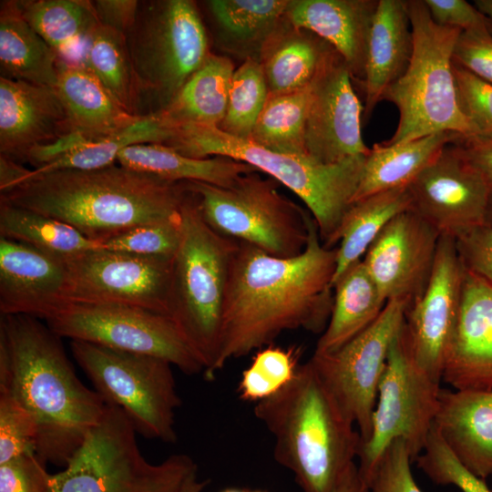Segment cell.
<instances>
[{
    "mask_svg": "<svg viewBox=\"0 0 492 492\" xmlns=\"http://www.w3.org/2000/svg\"><path fill=\"white\" fill-rule=\"evenodd\" d=\"M308 232L304 251L290 258L238 241L223 308L217 373L230 360L272 345L285 331H324L333 303L337 246L323 244L312 215Z\"/></svg>",
    "mask_w": 492,
    "mask_h": 492,
    "instance_id": "6da1fadb",
    "label": "cell"
},
{
    "mask_svg": "<svg viewBox=\"0 0 492 492\" xmlns=\"http://www.w3.org/2000/svg\"><path fill=\"white\" fill-rule=\"evenodd\" d=\"M61 339L36 317L1 314L0 393L33 417L37 456L65 467L108 405L79 380Z\"/></svg>",
    "mask_w": 492,
    "mask_h": 492,
    "instance_id": "7a4b0ae2",
    "label": "cell"
},
{
    "mask_svg": "<svg viewBox=\"0 0 492 492\" xmlns=\"http://www.w3.org/2000/svg\"><path fill=\"white\" fill-rule=\"evenodd\" d=\"M188 193L173 182L122 165L91 170H33L0 201L63 221L101 242L138 226L179 219Z\"/></svg>",
    "mask_w": 492,
    "mask_h": 492,
    "instance_id": "3957f363",
    "label": "cell"
},
{
    "mask_svg": "<svg viewBox=\"0 0 492 492\" xmlns=\"http://www.w3.org/2000/svg\"><path fill=\"white\" fill-rule=\"evenodd\" d=\"M254 415L274 439L275 460L302 492H332L357 457L361 436L311 362L256 403Z\"/></svg>",
    "mask_w": 492,
    "mask_h": 492,
    "instance_id": "277c9868",
    "label": "cell"
},
{
    "mask_svg": "<svg viewBox=\"0 0 492 492\" xmlns=\"http://www.w3.org/2000/svg\"><path fill=\"white\" fill-rule=\"evenodd\" d=\"M183 156L230 158L254 167L297 195L313 218L323 244L334 248L342 221L354 203L366 156L322 164L308 156L274 152L218 127L185 125L166 144Z\"/></svg>",
    "mask_w": 492,
    "mask_h": 492,
    "instance_id": "5b68a950",
    "label": "cell"
},
{
    "mask_svg": "<svg viewBox=\"0 0 492 492\" xmlns=\"http://www.w3.org/2000/svg\"><path fill=\"white\" fill-rule=\"evenodd\" d=\"M187 189L180 207L181 234L172 262L168 315L201 362L204 377L210 380L217 373L223 308L238 241L206 223L195 193Z\"/></svg>",
    "mask_w": 492,
    "mask_h": 492,
    "instance_id": "8992f818",
    "label": "cell"
},
{
    "mask_svg": "<svg viewBox=\"0 0 492 492\" xmlns=\"http://www.w3.org/2000/svg\"><path fill=\"white\" fill-rule=\"evenodd\" d=\"M406 6L413 53L405 73L382 96L399 114L394 135L382 143L403 144L446 131L474 137L459 108L453 72V51L462 30L436 24L424 0H406Z\"/></svg>",
    "mask_w": 492,
    "mask_h": 492,
    "instance_id": "52a82bcc",
    "label": "cell"
},
{
    "mask_svg": "<svg viewBox=\"0 0 492 492\" xmlns=\"http://www.w3.org/2000/svg\"><path fill=\"white\" fill-rule=\"evenodd\" d=\"M124 412L108 405L62 471L50 474L48 492H177L198 467L187 455L149 463Z\"/></svg>",
    "mask_w": 492,
    "mask_h": 492,
    "instance_id": "ba28073f",
    "label": "cell"
},
{
    "mask_svg": "<svg viewBox=\"0 0 492 492\" xmlns=\"http://www.w3.org/2000/svg\"><path fill=\"white\" fill-rule=\"evenodd\" d=\"M206 223L216 232L279 258L302 253L311 213L283 196L279 182L258 170L227 187L186 181Z\"/></svg>",
    "mask_w": 492,
    "mask_h": 492,
    "instance_id": "9c48e42d",
    "label": "cell"
},
{
    "mask_svg": "<svg viewBox=\"0 0 492 492\" xmlns=\"http://www.w3.org/2000/svg\"><path fill=\"white\" fill-rule=\"evenodd\" d=\"M141 100L152 112L164 108L203 64L207 32L195 2L139 1L135 23L125 36Z\"/></svg>",
    "mask_w": 492,
    "mask_h": 492,
    "instance_id": "30bf717a",
    "label": "cell"
},
{
    "mask_svg": "<svg viewBox=\"0 0 492 492\" xmlns=\"http://www.w3.org/2000/svg\"><path fill=\"white\" fill-rule=\"evenodd\" d=\"M74 359L107 405L120 408L137 434L175 443L178 394L172 364L160 357L70 341Z\"/></svg>",
    "mask_w": 492,
    "mask_h": 492,
    "instance_id": "8fae6325",
    "label": "cell"
},
{
    "mask_svg": "<svg viewBox=\"0 0 492 492\" xmlns=\"http://www.w3.org/2000/svg\"><path fill=\"white\" fill-rule=\"evenodd\" d=\"M440 391V382L414 362L402 328L378 385L369 437L361 443L357 456L358 471L366 485L395 440L405 442L413 461L422 453L435 422Z\"/></svg>",
    "mask_w": 492,
    "mask_h": 492,
    "instance_id": "7c38bea8",
    "label": "cell"
},
{
    "mask_svg": "<svg viewBox=\"0 0 492 492\" xmlns=\"http://www.w3.org/2000/svg\"><path fill=\"white\" fill-rule=\"evenodd\" d=\"M44 322L59 337L169 361L186 374L204 367L166 314L119 303L65 302Z\"/></svg>",
    "mask_w": 492,
    "mask_h": 492,
    "instance_id": "4fadbf2b",
    "label": "cell"
},
{
    "mask_svg": "<svg viewBox=\"0 0 492 492\" xmlns=\"http://www.w3.org/2000/svg\"><path fill=\"white\" fill-rule=\"evenodd\" d=\"M409 306L405 300L387 301L375 321L353 339L333 352L313 353L309 359L355 425L361 443L369 437L378 385Z\"/></svg>",
    "mask_w": 492,
    "mask_h": 492,
    "instance_id": "5bb4252c",
    "label": "cell"
},
{
    "mask_svg": "<svg viewBox=\"0 0 492 492\" xmlns=\"http://www.w3.org/2000/svg\"><path fill=\"white\" fill-rule=\"evenodd\" d=\"M172 262L103 248L84 251L66 259V302L127 304L168 315Z\"/></svg>",
    "mask_w": 492,
    "mask_h": 492,
    "instance_id": "9a60e30c",
    "label": "cell"
},
{
    "mask_svg": "<svg viewBox=\"0 0 492 492\" xmlns=\"http://www.w3.org/2000/svg\"><path fill=\"white\" fill-rule=\"evenodd\" d=\"M456 142L447 145L407 186L410 210L440 236L453 239L486 223L490 191Z\"/></svg>",
    "mask_w": 492,
    "mask_h": 492,
    "instance_id": "2e32d148",
    "label": "cell"
},
{
    "mask_svg": "<svg viewBox=\"0 0 492 492\" xmlns=\"http://www.w3.org/2000/svg\"><path fill=\"white\" fill-rule=\"evenodd\" d=\"M464 273L455 240L440 236L428 285L405 313L403 333L411 357L437 382L458 318Z\"/></svg>",
    "mask_w": 492,
    "mask_h": 492,
    "instance_id": "e0dca14e",
    "label": "cell"
},
{
    "mask_svg": "<svg viewBox=\"0 0 492 492\" xmlns=\"http://www.w3.org/2000/svg\"><path fill=\"white\" fill-rule=\"evenodd\" d=\"M352 80L345 61L333 49L313 79L304 131L306 154L319 163L334 164L370 152L361 131L364 106Z\"/></svg>",
    "mask_w": 492,
    "mask_h": 492,
    "instance_id": "ac0fdd59",
    "label": "cell"
},
{
    "mask_svg": "<svg viewBox=\"0 0 492 492\" xmlns=\"http://www.w3.org/2000/svg\"><path fill=\"white\" fill-rule=\"evenodd\" d=\"M439 233L411 210L394 217L363 257L382 297L410 305L425 291L437 251Z\"/></svg>",
    "mask_w": 492,
    "mask_h": 492,
    "instance_id": "d6986e66",
    "label": "cell"
},
{
    "mask_svg": "<svg viewBox=\"0 0 492 492\" xmlns=\"http://www.w3.org/2000/svg\"><path fill=\"white\" fill-rule=\"evenodd\" d=\"M66 259L0 237V313L45 320L65 302Z\"/></svg>",
    "mask_w": 492,
    "mask_h": 492,
    "instance_id": "ffe728a7",
    "label": "cell"
},
{
    "mask_svg": "<svg viewBox=\"0 0 492 492\" xmlns=\"http://www.w3.org/2000/svg\"><path fill=\"white\" fill-rule=\"evenodd\" d=\"M72 132L56 87L0 77V155L26 160L33 149Z\"/></svg>",
    "mask_w": 492,
    "mask_h": 492,
    "instance_id": "44dd1931",
    "label": "cell"
},
{
    "mask_svg": "<svg viewBox=\"0 0 492 492\" xmlns=\"http://www.w3.org/2000/svg\"><path fill=\"white\" fill-rule=\"evenodd\" d=\"M442 380L454 389H492V284L466 269Z\"/></svg>",
    "mask_w": 492,
    "mask_h": 492,
    "instance_id": "7402d4cb",
    "label": "cell"
},
{
    "mask_svg": "<svg viewBox=\"0 0 492 492\" xmlns=\"http://www.w3.org/2000/svg\"><path fill=\"white\" fill-rule=\"evenodd\" d=\"M379 0H289L286 18L295 27L318 36L363 84L368 37Z\"/></svg>",
    "mask_w": 492,
    "mask_h": 492,
    "instance_id": "603a6c76",
    "label": "cell"
},
{
    "mask_svg": "<svg viewBox=\"0 0 492 492\" xmlns=\"http://www.w3.org/2000/svg\"><path fill=\"white\" fill-rule=\"evenodd\" d=\"M434 427L465 468L492 477V389H441Z\"/></svg>",
    "mask_w": 492,
    "mask_h": 492,
    "instance_id": "cb8c5ba5",
    "label": "cell"
},
{
    "mask_svg": "<svg viewBox=\"0 0 492 492\" xmlns=\"http://www.w3.org/2000/svg\"><path fill=\"white\" fill-rule=\"evenodd\" d=\"M406 0H379L371 26L363 88L368 119L384 90L406 70L413 53Z\"/></svg>",
    "mask_w": 492,
    "mask_h": 492,
    "instance_id": "d4e9b609",
    "label": "cell"
},
{
    "mask_svg": "<svg viewBox=\"0 0 492 492\" xmlns=\"http://www.w3.org/2000/svg\"><path fill=\"white\" fill-rule=\"evenodd\" d=\"M56 88L73 132L96 140L117 134L143 120L120 107L84 66L60 58Z\"/></svg>",
    "mask_w": 492,
    "mask_h": 492,
    "instance_id": "484cf974",
    "label": "cell"
},
{
    "mask_svg": "<svg viewBox=\"0 0 492 492\" xmlns=\"http://www.w3.org/2000/svg\"><path fill=\"white\" fill-rule=\"evenodd\" d=\"M333 49L313 33L293 26L285 15L259 55L269 95L288 94L308 87Z\"/></svg>",
    "mask_w": 492,
    "mask_h": 492,
    "instance_id": "4316f807",
    "label": "cell"
},
{
    "mask_svg": "<svg viewBox=\"0 0 492 492\" xmlns=\"http://www.w3.org/2000/svg\"><path fill=\"white\" fill-rule=\"evenodd\" d=\"M234 70L228 56L210 52L173 99L153 114L173 131L190 124L219 127L226 113Z\"/></svg>",
    "mask_w": 492,
    "mask_h": 492,
    "instance_id": "83f0119b",
    "label": "cell"
},
{
    "mask_svg": "<svg viewBox=\"0 0 492 492\" xmlns=\"http://www.w3.org/2000/svg\"><path fill=\"white\" fill-rule=\"evenodd\" d=\"M59 60L58 54L22 17L15 1H1V77L56 87Z\"/></svg>",
    "mask_w": 492,
    "mask_h": 492,
    "instance_id": "f1b7e54d",
    "label": "cell"
},
{
    "mask_svg": "<svg viewBox=\"0 0 492 492\" xmlns=\"http://www.w3.org/2000/svg\"><path fill=\"white\" fill-rule=\"evenodd\" d=\"M462 138L446 131L403 144L375 143L365 158L354 202L381 191L408 186L447 145Z\"/></svg>",
    "mask_w": 492,
    "mask_h": 492,
    "instance_id": "f546056e",
    "label": "cell"
},
{
    "mask_svg": "<svg viewBox=\"0 0 492 492\" xmlns=\"http://www.w3.org/2000/svg\"><path fill=\"white\" fill-rule=\"evenodd\" d=\"M329 322L314 353L337 350L368 327L380 315L386 301L367 272L363 260L347 268L335 281Z\"/></svg>",
    "mask_w": 492,
    "mask_h": 492,
    "instance_id": "4dcf8cb0",
    "label": "cell"
},
{
    "mask_svg": "<svg viewBox=\"0 0 492 492\" xmlns=\"http://www.w3.org/2000/svg\"><path fill=\"white\" fill-rule=\"evenodd\" d=\"M117 162L169 181H201L221 187L233 184L242 174L257 170L226 157H186L159 143L128 146L120 151Z\"/></svg>",
    "mask_w": 492,
    "mask_h": 492,
    "instance_id": "1f68e13d",
    "label": "cell"
},
{
    "mask_svg": "<svg viewBox=\"0 0 492 492\" xmlns=\"http://www.w3.org/2000/svg\"><path fill=\"white\" fill-rule=\"evenodd\" d=\"M410 207L407 186L370 195L351 205L337 235L339 245L333 286L347 268L363 259L384 226Z\"/></svg>",
    "mask_w": 492,
    "mask_h": 492,
    "instance_id": "d6a6232c",
    "label": "cell"
},
{
    "mask_svg": "<svg viewBox=\"0 0 492 492\" xmlns=\"http://www.w3.org/2000/svg\"><path fill=\"white\" fill-rule=\"evenodd\" d=\"M15 3L22 17L60 58L76 46L84 54L88 36L99 25L92 1L22 0Z\"/></svg>",
    "mask_w": 492,
    "mask_h": 492,
    "instance_id": "836d02e7",
    "label": "cell"
},
{
    "mask_svg": "<svg viewBox=\"0 0 492 492\" xmlns=\"http://www.w3.org/2000/svg\"><path fill=\"white\" fill-rule=\"evenodd\" d=\"M83 66L120 107L144 116L139 111L141 97L124 35L98 25L87 38Z\"/></svg>",
    "mask_w": 492,
    "mask_h": 492,
    "instance_id": "e575fe53",
    "label": "cell"
},
{
    "mask_svg": "<svg viewBox=\"0 0 492 492\" xmlns=\"http://www.w3.org/2000/svg\"><path fill=\"white\" fill-rule=\"evenodd\" d=\"M0 237L65 259L101 248L63 221L4 201H0Z\"/></svg>",
    "mask_w": 492,
    "mask_h": 492,
    "instance_id": "d590c367",
    "label": "cell"
},
{
    "mask_svg": "<svg viewBox=\"0 0 492 492\" xmlns=\"http://www.w3.org/2000/svg\"><path fill=\"white\" fill-rule=\"evenodd\" d=\"M173 132L161 124L155 114L150 113L143 120L121 132L96 140H84L67 152L36 168L33 172L106 168L115 164L118 154L125 148L137 144H166L172 138Z\"/></svg>",
    "mask_w": 492,
    "mask_h": 492,
    "instance_id": "8d00e7d4",
    "label": "cell"
},
{
    "mask_svg": "<svg viewBox=\"0 0 492 492\" xmlns=\"http://www.w3.org/2000/svg\"><path fill=\"white\" fill-rule=\"evenodd\" d=\"M313 82L295 92L269 95L249 140L274 152L307 156L304 131Z\"/></svg>",
    "mask_w": 492,
    "mask_h": 492,
    "instance_id": "74e56055",
    "label": "cell"
},
{
    "mask_svg": "<svg viewBox=\"0 0 492 492\" xmlns=\"http://www.w3.org/2000/svg\"><path fill=\"white\" fill-rule=\"evenodd\" d=\"M289 0H210V8L221 34L259 60L262 44L283 20Z\"/></svg>",
    "mask_w": 492,
    "mask_h": 492,
    "instance_id": "f35d334b",
    "label": "cell"
},
{
    "mask_svg": "<svg viewBox=\"0 0 492 492\" xmlns=\"http://www.w3.org/2000/svg\"><path fill=\"white\" fill-rule=\"evenodd\" d=\"M268 97L269 90L260 61L245 58L233 72L226 113L218 128L232 137L250 139Z\"/></svg>",
    "mask_w": 492,
    "mask_h": 492,
    "instance_id": "ab89813d",
    "label": "cell"
},
{
    "mask_svg": "<svg viewBox=\"0 0 492 492\" xmlns=\"http://www.w3.org/2000/svg\"><path fill=\"white\" fill-rule=\"evenodd\" d=\"M179 219L153 222L119 233L100 243L101 248L147 257L174 258L180 241Z\"/></svg>",
    "mask_w": 492,
    "mask_h": 492,
    "instance_id": "60d3db41",
    "label": "cell"
},
{
    "mask_svg": "<svg viewBox=\"0 0 492 492\" xmlns=\"http://www.w3.org/2000/svg\"><path fill=\"white\" fill-rule=\"evenodd\" d=\"M417 466L432 482L453 485L461 492H492L482 479L465 468L432 427L427 443L415 459Z\"/></svg>",
    "mask_w": 492,
    "mask_h": 492,
    "instance_id": "b9f144b4",
    "label": "cell"
},
{
    "mask_svg": "<svg viewBox=\"0 0 492 492\" xmlns=\"http://www.w3.org/2000/svg\"><path fill=\"white\" fill-rule=\"evenodd\" d=\"M37 427L31 415L13 397L0 393V464L36 454Z\"/></svg>",
    "mask_w": 492,
    "mask_h": 492,
    "instance_id": "7bdbcfd3",
    "label": "cell"
},
{
    "mask_svg": "<svg viewBox=\"0 0 492 492\" xmlns=\"http://www.w3.org/2000/svg\"><path fill=\"white\" fill-rule=\"evenodd\" d=\"M459 108L474 137L492 138V84L453 61Z\"/></svg>",
    "mask_w": 492,
    "mask_h": 492,
    "instance_id": "ee69618b",
    "label": "cell"
},
{
    "mask_svg": "<svg viewBox=\"0 0 492 492\" xmlns=\"http://www.w3.org/2000/svg\"><path fill=\"white\" fill-rule=\"evenodd\" d=\"M412 462L405 442L403 439L392 442L367 485L369 492H423L413 477Z\"/></svg>",
    "mask_w": 492,
    "mask_h": 492,
    "instance_id": "f6af8a7d",
    "label": "cell"
},
{
    "mask_svg": "<svg viewBox=\"0 0 492 492\" xmlns=\"http://www.w3.org/2000/svg\"><path fill=\"white\" fill-rule=\"evenodd\" d=\"M453 61L492 84V32L488 25L461 31L454 47Z\"/></svg>",
    "mask_w": 492,
    "mask_h": 492,
    "instance_id": "bcb514c9",
    "label": "cell"
},
{
    "mask_svg": "<svg viewBox=\"0 0 492 492\" xmlns=\"http://www.w3.org/2000/svg\"><path fill=\"white\" fill-rule=\"evenodd\" d=\"M36 454L0 464V492H48L50 474Z\"/></svg>",
    "mask_w": 492,
    "mask_h": 492,
    "instance_id": "7dc6e473",
    "label": "cell"
},
{
    "mask_svg": "<svg viewBox=\"0 0 492 492\" xmlns=\"http://www.w3.org/2000/svg\"><path fill=\"white\" fill-rule=\"evenodd\" d=\"M454 240L464 268L492 284V228L486 222Z\"/></svg>",
    "mask_w": 492,
    "mask_h": 492,
    "instance_id": "c3c4849f",
    "label": "cell"
},
{
    "mask_svg": "<svg viewBox=\"0 0 492 492\" xmlns=\"http://www.w3.org/2000/svg\"><path fill=\"white\" fill-rule=\"evenodd\" d=\"M299 356V349H284L272 344L256 352L250 367L276 394L294 377L300 365Z\"/></svg>",
    "mask_w": 492,
    "mask_h": 492,
    "instance_id": "681fc988",
    "label": "cell"
},
{
    "mask_svg": "<svg viewBox=\"0 0 492 492\" xmlns=\"http://www.w3.org/2000/svg\"><path fill=\"white\" fill-rule=\"evenodd\" d=\"M432 19L438 25L469 30L488 25L476 6L465 0H424Z\"/></svg>",
    "mask_w": 492,
    "mask_h": 492,
    "instance_id": "f907efd6",
    "label": "cell"
},
{
    "mask_svg": "<svg viewBox=\"0 0 492 492\" xmlns=\"http://www.w3.org/2000/svg\"><path fill=\"white\" fill-rule=\"evenodd\" d=\"M92 5L100 26L126 36L135 23L139 1L95 0Z\"/></svg>",
    "mask_w": 492,
    "mask_h": 492,
    "instance_id": "816d5d0a",
    "label": "cell"
},
{
    "mask_svg": "<svg viewBox=\"0 0 492 492\" xmlns=\"http://www.w3.org/2000/svg\"><path fill=\"white\" fill-rule=\"evenodd\" d=\"M456 144L469 164L492 188V138H462Z\"/></svg>",
    "mask_w": 492,
    "mask_h": 492,
    "instance_id": "f5cc1de1",
    "label": "cell"
},
{
    "mask_svg": "<svg viewBox=\"0 0 492 492\" xmlns=\"http://www.w3.org/2000/svg\"><path fill=\"white\" fill-rule=\"evenodd\" d=\"M18 161L0 155V192H5L19 184L29 173Z\"/></svg>",
    "mask_w": 492,
    "mask_h": 492,
    "instance_id": "db71d44e",
    "label": "cell"
},
{
    "mask_svg": "<svg viewBox=\"0 0 492 492\" xmlns=\"http://www.w3.org/2000/svg\"><path fill=\"white\" fill-rule=\"evenodd\" d=\"M332 492H369L355 463L346 471Z\"/></svg>",
    "mask_w": 492,
    "mask_h": 492,
    "instance_id": "11a10c76",
    "label": "cell"
},
{
    "mask_svg": "<svg viewBox=\"0 0 492 492\" xmlns=\"http://www.w3.org/2000/svg\"><path fill=\"white\" fill-rule=\"evenodd\" d=\"M209 480L200 479L198 473L188 478L177 492H209Z\"/></svg>",
    "mask_w": 492,
    "mask_h": 492,
    "instance_id": "9f6ffc18",
    "label": "cell"
},
{
    "mask_svg": "<svg viewBox=\"0 0 492 492\" xmlns=\"http://www.w3.org/2000/svg\"><path fill=\"white\" fill-rule=\"evenodd\" d=\"M475 6L490 21H492V0H476Z\"/></svg>",
    "mask_w": 492,
    "mask_h": 492,
    "instance_id": "6f0895ef",
    "label": "cell"
},
{
    "mask_svg": "<svg viewBox=\"0 0 492 492\" xmlns=\"http://www.w3.org/2000/svg\"><path fill=\"white\" fill-rule=\"evenodd\" d=\"M486 222L492 228V188H490V191H489L487 215H486Z\"/></svg>",
    "mask_w": 492,
    "mask_h": 492,
    "instance_id": "680465c9",
    "label": "cell"
},
{
    "mask_svg": "<svg viewBox=\"0 0 492 492\" xmlns=\"http://www.w3.org/2000/svg\"><path fill=\"white\" fill-rule=\"evenodd\" d=\"M220 492H245V490H241V489L235 488V487H228V488H225V489L221 490Z\"/></svg>",
    "mask_w": 492,
    "mask_h": 492,
    "instance_id": "91938a15",
    "label": "cell"
},
{
    "mask_svg": "<svg viewBox=\"0 0 492 492\" xmlns=\"http://www.w3.org/2000/svg\"><path fill=\"white\" fill-rule=\"evenodd\" d=\"M245 492H264L261 490H245Z\"/></svg>",
    "mask_w": 492,
    "mask_h": 492,
    "instance_id": "94428289",
    "label": "cell"
}]
</instances>
